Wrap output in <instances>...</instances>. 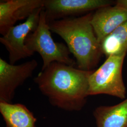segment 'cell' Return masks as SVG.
I'll return each instance as SVG.
<instances>
[{"mask_svg":"<svg viewBox=\"0 0 127 127\" xmlns=\"http://www.w3.org/2000/svg\"><path fill=\"white\" fill-rule=\"evenodd\" d=\"M0 113L6 127H36V119L24 104L0 101Z\"/></svg>","mask_w":127,"mask_h":127,"instance_id":"obj_10","label":"cell"},{"mask_svg":"<svg viewBox=\"0 0 127 127\" xmlns=\"http://www.w3.org/2000/svg\"><path fill=\"white\" fill-rule=\"evenodd\" d=\"M115 4L127 10V0H118L115 2Z\"/></svg>","mask_w":127,"mask_h":127,"instance_id":"obj_13","label":"cell"},{"mask_svg":"<svg viewBox=\"0 0 127 127\" xmlns=\"http://www.w3.org/2000/svg\"><path fill=\"white\" fill-rule=\"evenodd\" d=\"M114 3L109 0H44V9L50 22L96 10Z\"/></svg>","mask_w":127,"mask_h":127,"instance_id":"obj_7","label":"cell"},{"mask_svg":"<svg viewBox=\"0 0 127 127\" xmlns=\"http://www.w3.org/2000/svg\"><path fill=\"white\" fill-rule=\"evenodd\" d=\"M97 127H127V98L113 106H101L94 112Z\"/></svg>","mask_w":127,"mask_h":127,"instance_id":"obj_11","label":"cell"},{"mask_svg":"<svg viewBox=\"0 0 127 127\" xmlns=\"http://www.w3.org/2000/svg\"><path fill=\"white\" fill-rule=\"evenodd\" d=\"M37 66L35 59L15 65L0 58V101L11 103L16 90L32 76Z\"/></svg>","mask_w":127,"mask_h":127,"instance_id":"obj_6","label":"cell"},{"mask_svg":"<svg viewBox=\"0 0 127 127\" xmlns=\"http://www.w3.org/2000/svg\"><path fill=\"white\" fill-rule=\"evenodd\" d=\"M93 71L54 62L41 71L34 82L51 104L68 111H78L86 103L89 77Z\"/></svg>","mask_w":127,"mask_h":127,"instance_id":"obj_1","label":"cell"},{"mask_svg":"<svg viewBox=\"0 0 127 127\" xmlns=\"http://www.w3.org/2000/svg\"><path fill=\"white\" fill-rule=\"evenodd\" d=\"M44 4V0H0V33L4 35L18 21L27 19Z\"/></svg>","mask_w":127,"mask_h":127,"instance_id":"obj_8","label":"cell"},{"mask_svg":"<svg viewBox=\"0 0 127 127\" xmlns=\"http://www.w3.org/2000/svg\"><path fill=\"white\" fill-rule=\"evenodd\" d=\"M43 8L35 10L24 22L11 28L4 35L0 38V43L9 53L10 64H14L19 60L34 55L27 48L25 42L28 35L36 29L40 13Z\"/></svg>","mask_w":127,"mask_h":127,"instance_id":"obj_5","label":"cell"},{"mask_svg":"<svg viewBox=\"0 0 127 127\" xmlns=\"http://www.w3.org/2000/svg\"><path fill=\"white\" fill-rule=\"evenodd\" d=\"M93 14L49 22L50 31L66 43L78 68L85 71L94 70L103 54L91 22Z\"/></svg>","mask_w":127,"mask_h":127,"instance_id":"obj_2","label":"cell"},{"mask_svg":"<svg viewBox=\"0 0 127 127\" xmlns=\"http://www.w3.org/2000/svg\"><path fill=\"white\" fill-rule=\"evenodd\" d=\"M127 21V10L114 5L100 8L93 14L91 24L97 40L101 42Z\"/></svg>","mask_w":127,"mask_h":127,"instance_id":"obj_9","label":"cell"},{"mask_svg":"<svg viewBox=\"0 0 127 127\" xmlns=\"http://www.w3.org/2000/svg\"><path fill=\"white\" fill-rule=\"evenodd\" d=\"M51 32L43 8L36 29L28 35L25 42L29 50L41 55L43 62L41 71H43L54 62L74 66L76 61L70 57L71 53L67 46L63 43L55 42Z\"/></svg>","mask_w":127,"mask_h":127,"instance_id":"obj_3","label":"cell"},{"mask_svg":"<svg viewBox=\"0 0 127 127\" xmlns=\"http://www.w3.org/2000/svg\"><path fill=\"white\" fill-rule=\"evenodd\" d=\"M103 54L107 58L127 53V21L117 28L101 43Z\"/></svg>","mask_w":127,"mask_h":127,"instance_id":"obj_12","label":"cell"},{"mask_svg":"<svg viewBox=\"0 0 127 127\" xmlns=\"http://www.w3.org/2000/svg\"><path fill=\"white\" fill-rule=\"evenodd\" d=\"M126 54L111 56L89 77V95L106 94L124 99L126 87L123 77Z\"/></svg>","mask_w":127,"mask_h":127,"instance_id":"obj_4","label":"cell"}]
</instances>
